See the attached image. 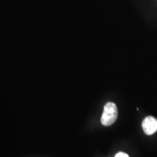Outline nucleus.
<instances>
[{
	"instance_id": "obj_1",
	"label": "nucleus",
	"mask_w": 157,
	"mask_h": 157,
	"mask_svg": "<svg viewBox=\"0 0 157 157\" xmlns=\"http://www.w3.org/2000/svg\"><path fill=\"white\" fill-rule=\"evenodd\" d=\"M118 117L117 107L114 103L109 102L105 105L103 114L101 117V123L104 126H111L117 120Z\"/></svg>"
},
{
	"instance_id": "obj_3",
	"label": "nucleus",
	"mask_w": 157,
	"mask_h": 157,
	"mask_svg": "<svg viewBox=\"0 0 157 157\" xmlns=\"http://www.w3.org/2000/svg\"><path fill=\"white\" fill-rule=\"evenodd\" d=\"M115 157H129V156L124 152H119L116 155Z\"/></svg>"
},
{
	"instance_id": "obj_2",
	"label": "nucleus",
	"mask_w": 157,
	"mask_h": 157,
	"mask_svg": "<svg viewBox=\"0 0 157 157\" xmlns=\"http://www.w3.org/2000/svg\"><path fill=\"white\" fill-rule=\"evenodd\" d=\"M142 127L143 132L148 135L154 134L157 131V119L153 117L145 118L143 121Z\"/></svg>"
}]
</instances>
